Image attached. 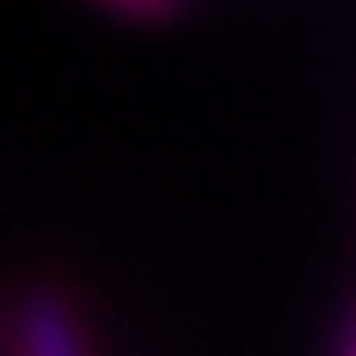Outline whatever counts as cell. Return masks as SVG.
Instances as JSON below:
<instances>
[{"mask_svg":"<svg viewBox=\"0 0 356 356\" xmlns=\"http://www.w3.org/2000/svg\"><path fill=\"white\" fill-rule=\"evenodd\" d=\"M17 351L22 356H87L81 346V330L54 297H38L22 308V324H17Z\"/></svg>","mask_w":356,"mask_h":356,"instance_id":"6da1fadb","label":"cell"},{"mask_svg":"<svg viewBox=\"0 0 356 356\" xmlns=\"http://www.w3.org/2000/svg\"><path fill=\"white\" fill-rule=\"evenodd\" d=\"M113 6H130V11H140V6H162V0H113Z\"/></svg>","mask_w":356,"mask_h":356,"instance_id":"7a4b0ae2","label":"cell"},{"mask_svg":"<svg viewBox=\"0 0 356 356\" xmlns=\"http://www.w3.org/2000/svg\"><path fill=\"white\" fill-rule=\"evenodd\" d=\"M351 356H356V346H351Z\"/></svg>","mask_w":356,"mask_h":356,"instance_id":"3957f363","label":"cell"}]
</instances>
